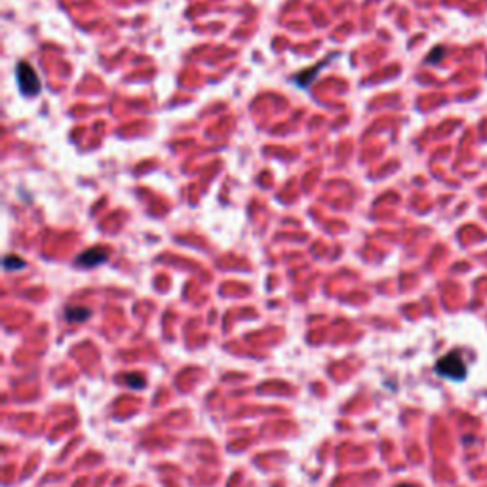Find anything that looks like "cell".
<instances>
[{
  "label": "cell",
  "mask_w": 487,
  "mask_h": 487,
  "mask_svg": "<svg viewBox=\"0 0 487 487\" xmlns=\"http://www.w3.org/2000/svg\"><path fill=\"white\" fill-rule=\"evenodd\" d=\"M107 257H109V253L105 252L103 248H94V250H86L84 253H80L74 263L82 268H92V267H97V265L105 263Z\"/></svg>",
  "instance_id": "cell-3"
},
{
  "label": "cell",
  "mask_w": 487,
  "mask_h": 487,
  "mask_svg": "<svg viewBox=\"0 0 487 487\" xmlns=\"http://www.w3.org/2000/svg\"><path fill=\"white\" fill-rule=\"evenodd\" d=\"M441 57H443V48L438 46V48H434L432 52H430V55H428V59H426V61H428V63H438Z\"/></svg>",
  "instance_id": "cell-8"
},
{
  "label": "cell",
  "mask_w": 487,
  "mask_h": 487,
  "mask_svg": "<svg viewBox=\"0 0 487 487\" xmlns=\"http://www.w3.org/2000/svg\"><path fill=\"white\" fill-rule=\"evenodd\" d=\"M65 318H67V322H84V320L90 318V308L86 307L65 308Z\"/></svg>",
  "instance_id": "cell-4"
},
{
  "label": "cell",
  "mask_w": 487,
  "mask_h": 487,
  "mask_svg": "<svg viewBox=\"0 0 487 487\" xmlns=\"http://www.w3.org/2000/svg\"><path fill=\"white\" fill-rule=\"evenodd\" d=\"M124 383L128 386H134V388H145V377L143 375H137V373H128L124 375Z\"/></svg>",
  "instance_id": "cell-7"
},
{
  "label": "cell",
  "mask_w": 487,
  "mask_h": 487,
  "mask_svg": "<svg viewBox=\"0 0 487 487\" xmlns=\"http://www.w3.org/2000/svg\"><path fill=\"white\" fill-rule=\"evenodd\" d=\"M400 487H411V485H400Z\"/></svg>",
  "instance_id": "cell-9"
},
{
  "label": "cell",
  "mask_w": 487,
  "mask_h": 487,
  "mask_svg": "<svg viewBox=\"0 0 487 487\" xmlns=\"http://www.w3.org/2000/svg\"><path fill=\"white\" fill-rule=\"evenodd\" d=\"M436 373L441 377L453 379V381H463L466 377V366H464L463 358L457 352H451L448 356H443L436 363Z\"/></svg>",
  "instance_id": "cell-2"
},
{
  "label": "cell",
  "mask_w": 487,
  "mask_h": 487,
  "mask_svg": "<svg viewBox=\"0 0 487 487\" xmlns=\"http://www.w3.org/2000/svg\"><path fill=\"white\" fill-rule=\"evenodd\" d=\"M326 61H328V59H326ZM326 61H323V63H326ZM323 63L316 65V67H312V69H310V71H307V72H301V74H297V76L293 78V80H295V84H297L299 88H308L310 84H312V78H314L316 74H318V71L322 69Z\"/></svg>",
  "instance_id": "cell-5"
},
{
  "label": "cell",
  "mask_w": 487,
  "mask_h": 487,
  "mask_svg": "<svg viewBox=\"0 0 487 487\" xmlns=\"http://www.w3.org/2000/svg\"><path fill=\"white\" fill-rule=\"evenodd\" d=\"M4 268L6 270H19V268H25V261L17 255H6L4 257Z\"/></svg>",
  "instance_id": "cell-6"
},
{
  "label": "cell",
  "mask_w": 487,
  "mask_h": 487,
  "mask_svg": "<svg viewBox=\"0 0 487 487\" xmlns=\"http://www.w3.org/2000/svg\"><path fill=\"white\" fill-rule=\"evenodd\" d=\"M16 78H17L19 92H21L23 95H27V97H34V95L40 94V90H42V86H40V78H38V74H36V71H34L29 63L21 61V63L17 65Z\"/></svg>",
  "instance_id": "cell-1"
}]
</instances>
